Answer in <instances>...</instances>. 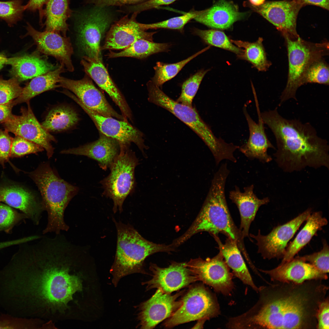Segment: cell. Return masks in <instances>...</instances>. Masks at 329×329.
<instances>
[{
	"label": "cell",
	"instance_id": "6da1fadb",
	"mask_svg": "<svg viewBox=\"0 0 329 329\" xmlns=\"http://www.w3.org/2000/svg\"><path fill=\"white\" fill-rule=\"evenodd\" d=\"M259 287L258 300L245 313L232 317L234 329L317 328V314L328 286L321 280L300 283L276 282Z\"/></svg>",
	"mask_w": 329,
	"mask_h": 329
},
{
	"label": "cell",
	"instance_id": "7a4b0ae2",
	"mask_svg": "<svg viewBox=\"0 0 329 329\" xmlns=\"http://www.w3.org/2000/svg\"><path fill=\"white\" fill-rule=\"evenodd\" d=\"M260 115L274 136L277 147L275 156L283 169L291 171L306 166L328 168L327 142L318 135L310 123L285 118L277 108L260 112Z\"/></svg>",
	"mask_w": 329,
	"mask_h": 329
},
{
	"label": "cell",
	"instance_id": "3957f363",
	"mask_svg": "<svg viewBox=\"0 0 329 329\" xmlns=\"http://www.w3.org/2000/svg\"><path fill=\"white\" fill-rule=\"evenodd\" d=\"M35 255L43 273L40 280L19 275L40 281L18 279L20 281L18 282L19 291L25 299L40 287V294L49 302H66L74 293L81 290L82 285L79 278L69 274L70 268L75 261L68 248L60 245L50 244L39 248Z\"/></svg>",
	"mask_w": 329,
	"mask_h": 329
},
{
	"label": "cell",
	"instance_id": "277c9868",
	"mask_svg": "<svg viewBox=\"0 0 329 329\" xmlns=\"http://www.w3.org/2000/svg\"><path fill=\"white\" fill-rule=\"evenodd\" d=\"M229 173L227 164H222L214 174L211 186L197 217L187 230L172 243L177 247L194 235L207 232L219 233L234 241L246 261L250 260L244 243V238L231 215L225 195V186Z\"/></svg>",
	"mask_w": 329,
	"mask_h": 329
},
{
	"label": "cell",
	"instance_id": "5b68a950",
	"mask_svg": "<svg viewBox=\"0 0 329 329\" xmlns=\"http://www.w3.org/2000/svg\"><path fill=\"white\" fill-rule=\"evenodd\" d=\"M117 230L116 254L110 270L112 282L116 286L123 277L134 273H145L143 268L145 260L150 255L161 252L175 250L171 244H158L143 238L130 224L116 221L113 219Z\"/></svg>",
	"mask_w": 329,
	"mask_h": 329
},
{
	"label": "cell",
	"instance_id": "8992f818",
	"mask_svg": "<svg viewBox=\"0 0 329 329\" xmlns=\"http://www.w3.org/2000/svg\"><path fill=\"white\" fill-rule=\"evenodd\" d=\"M30 175L40 192L42 203L48 213V223L43 234L57 235L67 231L69 227L64 221V213L78 188L60 178L47 163L41 164Z\"/></svg>",
	"mask_w": 329,
	"mask_h": 329
},
{
	"label": "cell",
	"instance_id": "52a82bcc",
	"mask_svg": "<svg viewBox=\"0 0 329 329\" xmlns=\"http://www.w3.org/2000/svg\"><path fill=\"white\" fill-rule=\"evenodd\" d=\"M287 47L288 72L286 86L280 97V105L291 99L296 100L298 88L303 85L305 73L314 61L328 54V43H314L306 41L299 36L292 39L283 36Z\"/></svg>",
	"mask_w": 329,
	"mask_h": 329
},
{
	"label": "cell",
	"instance_id": "ba28073f",
	"mask_svg": "<svg viewBox=\"0 0 329 329\" xmlns=\"http://www.w3.org/2000/svg\"><path fill=\"white\" fill-rule=\"evenodd\" d=\"M147 86L150 102L166 109L188 126L201 138L212 154L222 150L225 144L224 140L214 135L195 108L174 101L152 81L147 83Z\"/></svg>",
	"mask_w": 329,
	"mask_h": 329
},
{
	"label": "cell",
	"instance_id": "9c48e42d",
	"mask_svg": "<svg viewBox=\"0 0 329 329\" xmlns=\"http://www.w3.org/2000/svg\"><path fill=\"white\" fill-rule=\"evenodd\" d=\"M119 154L109 168V174L101 182L104 191L103 195L111 199L115 213L123 210V202L134 189L135 169L139 161L129 146L120 144Z\"/></svg>",
	"mask_w": 329,
	"mask_h": 329
},
{
	"label": "cell",
	"instance_id": "30bf717a",
	"mask_svg": "<svg viewBox=\"0 0 329 329\" xmlns=\"http://www.w3.org/2000/svg\"><path fill=\"white\" fill-rule=\"evenodd\" d=\"M181 300V306L164 323L166 328L201 319L208 320L220 313L216 297L203 285L190 288Z\"/></svg>",
	"mask_w": 329,
	"mask_h": 329
},
{
	"label": "cell",
	"instance_id": "8fae6325",
	"mask_svg": "<svg viewBox=\"0 0 329 329\" xmlns=\"http://www.w3.org/2000/svg\"><path fill=\"white\" fill-rule=\"evenodd\" d=\"M77 24L78 40L85 55L102 59L101 40L111 19L105 8L96 6L81 15Z\"/></svg>",
	"mask_w": 329,
	"mask_h": 329
},
{
	"label": "cell",
	"instance_id": "7c38bea8",
	"mask_svg": "<svg viewBox=\"0 0 329 329\" xmlns=\"http://www.w3.org/2000/svg\"><path fill=\"white\" fill-rule=\"evenodd\" d=\"M186 266L197 281L212 287L217 292L231 294L234 288L232 275L220 252L212 258L191 259Z\"/></svg>",
	"mask_w": 329,
	"mask_h": 329
},
{
	"label": "cell",
	"instance_id": "4fadbf2b",
	"mask_svg": "<svg viewBox=\"0 0 329 329\" xmlns=\"http://www.w3.org/2000/svg\"><path fill=\"white\" fill-rule=\"evenodd\" d=\"M311 213V210L308 209L286 223L275 227L266 235H261L260 230L256 235L250 234L256 241L258 253L264 259L282 258L288 242Z\"/></svg>",
	"mask_w": 329,
	"mask_h": 329
},
{
	"label": "cell",
	"instance_id": "5bb4252c",
	"mask_svg": "<svg viewBox=\"0 0 329 329\" xmlns=\"http://www.w3.org/2000/svg\"><path fill=\"white\" fill-rule=\"evenodd\" d=\"M27 108H22L21 114H12L3 122L6 130L23 137L45 149L48 158L54 153L51 142L56 141L54 137L45 129L38 121L31 108L29 102Z\"/></svg>",
	"mask_w": 329,
	"mask_h": 329
},
{
	"label": "cell",
	"instance_id": "9a60e30c",
	"mask_svg": "<svg viewBox=\"0 0 329 329\" xmlns=\"http://www.w3.org/2000/svg\"><path fill=\"white\" fill-rule=\"evenodd\" d=\"M69 97L78 104L88 115L100 132L116 140L121 144L129 146L131 143H134L144 155L145 154L144 150L147 148L144 143L143 133L127 121L117 120L112 117L101 115L88 108L74 94L70 93Z\"/></svg>",
	"mask_w": 329,
	"mask_h": 329
},
{
	"label": "cell",
	"instance_id": "2e32d148",
	"mask_svg": "<svg viewBox=\"0 0 329 329\" xmlns=\"http://www.w3.org/2000/svg\"><path fill=\"white\" fill-rule=\"evenodd\" d=\"M58 85L59 87L73 92L89 109L104 116L115 117L118 119L127 121L122 115L119 114L112 107L87 74L78 80L61 76Z\"/></svg>",
	"mask_w": 329,
	"mask_h": 329
},
{
	"label": "cell",
	"instance_id": "e0dca14e",
	"mask_svg": "<svg viewBox=\"0 0 329 329\" xmlns=\"http://www.w3.org/2000/svg\"><path fill=\"white\" fill-rule=\"evenodd\" d=\"M303 6L293 0L268 2L253 9L274 25L284 36L292 39L299 36L296 30L298 13Z\"/></svg>",
	"mask_w": 329,
	"mask_h": 329
},
{
	"label": "cell",
	"instance_id": "ac0fdd59",
	"mask_svg": "<svg viewBox=\"0 0 329 329\" xmlns=\"http://www.w3.org/2000/svg\"><path fill=\"white\" fill-rule=\"evenodd\" d=\"M184 291L172 295L157 289L150 299L139 306L138 314L139 326L142 329H152L170 317L182 305L181 299L178 301L177 299Z\"/></svg>",
	"mask_w": 329,
	"mask_h": 329
},
{
	"label": "cell",
	"instance_id": "d6986e66",
	"mask_svg": "<svg viewBox=\"0 0 329 329\" xmlns=\"http://www.w3.org/2000/svg\"><path fill=\"white\" fill-rule=\"evenodd\" d=\"M152 278L143 282L147 290L157 288L171 294L197 280L186 266V263L173 262L168 267H160L155 264L150 267Z\"/></svg>",
	"mask_w": 329,
	"mask_h": 329
},
{
	"label": "cell",
	"instance_id": "ffe728a7",
	"mask_svg": "<svg viewBox=\"0 0 329 329\" xmlns=\"http://www.w3.org/2000/svg\"><path fill=\"white\" fill-rule=\"evenodd\" d=\"M26 27V35L33 39L38 51L52 56L59 61L69 71L74 70L71 60L73 48L69 37L62 36L53 32H40L34 28L29 23Z\"/></svg>",
	"mask_w": 329,
	"mask_h": 329
},
{
	"label": "cell",
	"instance_id": "44dd1931",
	"mask_svg": "<svg viewBox=\"0 0 329 329\" xmlns=\"http://www.w3.org/2000/svg\"><path fill=\"white\" fill-rule=\"evenodd\" d=\"M137 14L134 12L130 18L126 16L112 25L101 50L124 49L139 39L153 41L156 32H147L142 29L136 20Z\"/></svg>",
	"mask_w": 329,
	"mask_h": 329
},
{
	"label": "cell",
	"instance_id": "7402d4cb",
	"mask_svg": "<svg viewBox=\"0 0 329 329\" xmlns=\"http://www.w3.org/2000/svg\"><path fill=\"white\" fill-rule=\"evenodd\" d=\"M258 270L268 275L271 281L274 282L300 283L311 280H326L328 278L327 274L303 261L298 256L289 261L280 264L272 269Z\"/></svg>",
	"mask_w": 329,
	"mask_h": 329
},
{
	"label": "cell",
	"instance_id": "603a6c76",
	"mask_svg": "<svg viewBox=\"0 0 329 329\" xmlns=\"http://www.w3.org/2000/svg\"><path fill=\"white\" fill-rule=\"evenodd\" d=\"M80 63L86 74L105 91L118 106L124 117L131 120V110L125 98L111 79L102 59H96L85 55L82 57Z\"/></svg>",
	"mask_w": 329,
	"mask_h": 329
},
{
	"label": "cell",
	"instance_id": "cb8c5ba5",
	"mask_svg": "<svg viewBox=\"0 0 329 329\" xmlns=\"http://www.w3.org/2000/svg\"><path fill=\"white\" fill-rule=\"evenodd\" d=\"M256 110L258 120L254 121L247 112L246 105L243 107V112L247 121L249 131V136L246 143L239 146V149L248 159L259 160L260 162L267 163L272 158L267 153L268 148H274L266 134L263 123L260 116L259 108Z\"/></svg>",
	"mask_w": 329,
	"mask_h": 329
},
{
	"label": "cell",
	"instance_id": "d4e9b609",
	"mask_svg": "<svg viewBox=\"0 0 329 329\" xmlns=\"http://www.w3.org/2000/svg\"><path fill=\"white\" fill-rule=\"evenodd\" d=\"M99 133L100 137L97 140L76 148L62 150L61 153L87 156L97 161L100 168L106 170L119 154L120 145L116 140Z\"/></svg>",
	"mask_w": 329,
	"mask_h": 329
},
{
	"label": "cell",
	"instance_id": "484cf974",
	"mask_svg": "<svg viewBox=\"0 0 329 329\" xmlns=\"http://www.w3.org/2000/svg\"><path fill=\"white\" fill-rule=\"evenodd\" d=\"M243 189L244 192H241L239 188L235 186V189L229 192V198L239 211L241 218L239 229L244 238L249 237L250 225L259 208L267 203L269 199L268 197L258 198L254 193L253 185L245 187Z\"/></svg>",
	"mask_w": 329,
	"mask_h": 329
},
{
	"label": "cell",
	"instance_id": "4316f807",
	"mask_svg": "<svg viewBox=\"0 0 329 329\" xmlns=\"http://www.w3.org/2000/svg\"><path fill=\"white\" fill-rule=\"evenodd\" d=\"M246 13L239 12L236 5L226 0H219L212 6L201 10L194 19L212 28L221 30L230 28L235 22L245 17Z\"/></svg>",
	"mask_w": 329,
	"mask_h": 329
},
{
	"label": "cell",
	"instance_id": "83f0119b",
	"mask_svg": "<svg viewBox=\"0 0 329 329\" xmlns=\"http://www.w3.org/2000/svg\"><path fill=\"white\" fill-rule=\"evenodd\" d=\"M5 64L11 66L10 73L19 82L45 74L56 67L37 51L30 55L6 58Z\"/></svg>",
	"mask_w": 329,
	"mask_h": 329
},
{
	"label": "cell",
	"instance_id": "f1b7e54d",
	"mask_svg": "<svg viewBox=\"0 0 329 329\" xmlns=\"http://www.w3.org/2000/svg\"><path fill=\"white\" fill-rule=\"evenodd\" d=\"M19 209L30 217L36 224H38L43 211L42 203L38 202L30 192L15 186L0 187V202Z\"/></svg>",
	"mask_w": 329,
	"mask_h": 329
},
{
	"label": "cell",
	"instance_id": "f546056e",
	"mask_svg": "<svg viewBox=\"0 0 329 329\" xmlns=\"http://www.w3.org/2000/svg\"><path fill=\"white\" fill-rule=\"evenodd\" d=\"M212 236L218 245L219 251L229 268L234 275L246 285H249L258 292V287L254 284L236 243L228 238L223 243L218 235Z\"/></svg>",
	"mask_w": 329,
	"mask_h": 329
},
{
	"label": "cell",
	"instance_id": "4dcf8cb0",
	"mask_svg": "<svg viewBox=\"0 0 329 329\" xmlns=\"http://www.w3.org/2000/svg\"><path fill=\"white\" fill-rule=\"evenodd\" d=\"M306 223L292 242L286 249L280 264L289 261L311 240L317 232L327 225V220L323 217L320 211L313 213L309 215Z\"/></svg>",
	"mask_w": 329,
	"mask_h": 329
},
{
	"label": "cell",
	"instance_id": "1f68e13d",
	"mask_svg": "<svg viewBox=\"0 0 329 329\" xmlns=\"http://www.w3.org/2000/svg\"><path fill=\"white\" fill-rule=\"evenodd\" d=\"M62 64L53 71L33 78L25 87L22 88L19 96L13 102L14 105L27 102L35 96L45 91L59 87L61 73L65 72Z\"/></svg>",
	"mask_w": 329,
	"mask_h": 329
},
{
	"label": "cell",
	"instance_id": "d6a6232c",
	"mask_svg": "<svg viewBox=\"0 0 329 329\" xmlns=\"http://www.w3.org/2000/svg\"><path fill=\"white\" fill-rule=\"evenodd\" d=\"M46 4L44 10V16L46 17L45 31L61 33L66 37L69 29L66 21L72 13L69 0H49Z\"/></svg>",
	"mask_w": 329,
	"mask_h": 329
},
{
	"label": "cell",
	"instance_id": "836d02e7",
	"mask_svg": "<svg viewBox=\"0 0 329 329\" xmlns=\"http://www.w3.org/2000/svg\"><path fill=\"white\" fill-rule=\"evenodd\" d=\"M79 120L77 113L73 108L60 105L51 109L41 124L49 132H59L70 129Z\"/></svg>",
	"mask_w": 329,
	"mask_h": 329
},
{
	"label": "cell",
	"instance_id": "e575fe53",
	"mask_svg": "<svg viewBox=\"0 0 329 329\" xmlns=\"http://www.w3.org/2000/svg\"><path fill=\"white\" fill-rule=\"evenodd\" d=\"M263 40L260 37L253 42L230 39L233 44L242 50V53L237 56L239 58L249 61L258 71H265L271 63L267 59Z\"/></svg>",
	"mask_w": 329,
	"mask_h": 329
},
{
	"label": "cell",
	"instance_id": "d590c367",
	"mask_svg": "<svg viewBox=\"0 0 329 329\" xmlns=\"http://www.w3.org/2000/svg\"><path fill=\"white\" fill-rule=\"evenodd\" d=\"M169 47L167 43H157L144 39H139L122 51L117 53L110 51L107 56L110 58L131 57L142 59L153 54L166 51Z\"/></svg>",
	"mask_w": 329,
	"mask_h": 329
},
{
	"label": "cell",
	"instance_id": "8d00e7d4",
	"mask_svg": "<svg viewBox=\"0 0 329 329\" xmlns=\"http://www.w3.org/2000/svg\"><path fill=\"white\" fill-rule=\"evenodd\" d=\"M207 47L199 51L188 58L177 63L167 64L158 62L154 67L155 75L152 81L158 87H161L165 82L174 77L183 67L191 60L208 49Z\"/></svg>",
	"mask_w": 329,
	"mask_h": 329
},
{
	"label": "cell",
	"instance_id": "74e56055",
	"mask_svg": "<svg viewBox=\"0 0 329 329\" xmlns=\"http://www.w3.org/2000/svg\"><path fill=\"white\" fill-rule=\"evenodd\" d=\"M193 33L208 44L232 51L237 54V56L242 52V49L234 45L222 31L216 30H201L195 28Z\"/></svg>",
	"mask_w": 329,
	"mask_h": 329
},
{
	"label": "cell",
	"instance_id": "f35d334b",
	"mask_svg": "<svg viewBox=\"0 0 329 329\" xmlns=\"http://www.w3.org/2000/svg\"><path fill=\"white\" fill-rule=\"evenodd\" d=\"M209 70L202 69L192 76L182 84L181 94L176 101L192 106L193 100L204 76Z\"/></svg>",
	"mask_w": 329,
	"mask_h": 329
},
{
	"label": "cell",
	"instance_id": "ab89813d",
	"mask_svg": "<svg viewBox=\"0 0 329 329\" xmlns=\"http://www.w3.org/2000/svg\"><path fill=\"white\" fill-rule=\"evenodd\" d=\"M201 11L192 10L185 14L157 23L145 24L139 23L140 26L145 30L149 29L166 28L182 30L184 26L194 19L201 12Z\"/></svg>",
	"mask_w": 329,
	"mask_h": 329
},
{
	"label": "cell",
	"instance_id": "60d3db41",
	"mask_svg": "<svg viewBox=\"0 0 329 329\" xmlns=\"http://www.w3.org/2000/svg\"><path fill=\"white\" fill-rule=\"evenodd\" d=\"M322 58L313 62L308 68L303 80V85L316 83L329 85V67Z\"/></svg>",
	"mask_w": 329,
	"mask_h": 329
},
{
	"label": "cell",
	"instance_id": "b9f144b4",
	"mask_svg": "<svg viewBox=\"0 0 329 329\" xmlns=\"http://www.w3.org/2000/svg\"><path fill=\"white\" fill-rule=\"evenodd\" d=\"M23 0L0 1V18L12 26L22 19L26 9L22 5Z\"/></svg>",
	"mask_w": 329,
	"mask_h": 329
},
{
	"label": "cell",
	"instance_id": "7bdbcfd3",
	"mask_svg": "<svg viewBox=\"0 0 329 329\" xmlns=\"http://www.w3.org/2000/svg\"><path fill=\"white\" fill-rule=\"evenodd\" d=\"M19 83L14 77L5 80L0 77V104L9 103L19 96L23 88Z\"/></svg>",
	"mask_w": 329,
	"mask_h": 329
},
{
	"label": "cell",
	"instance_id": "ee69618b",
	"mask_svg": "<svg viewBox=\"0 0 329 329\" xmlns=\"http://www.w3.org/2000/svg\"><path fill=\"white\" fill-rule=\"evenodd\" d=\"M41 146L18 136L12 139L10 156L18 157L44 150Z\"/></svg>",
	"mask_w": 329,
	"mask_h": 329
},
{
	"label": "cell",
	"instance_id": "f6af8a7d",
	"mask_svg": "<svg viewBox=\"0 0 329 329\" xmlns=\"http://www.w3.org/2000/svg\"><path fill=\"white\" fill-rule=\"evenodd\" d=\"M323 247L320 251L303 256H298L303 261L308 262L317 268L327 274L329 272V247L326 240H322Z\"/></svg>",
	"mask_w": 329,
	"mask_h": 329
},
{
	"label": "cell",
	"instance_id": "bcb514c9",
	"mask_svg": "<svg viewBox=\"0 0 329 329\" xmlns=\"http://www.w3.org/2000/svg\"><path fill=\"white\" fill-rule=\"evenodd\" d=\"M29 320L23 317L8 314L0 315V329H21L29 328Z\"/></svg>",
	"mask_w": 329,
	"mask_h": 329
},
{
	"label": "cell",
	"instance_id": "7dc6e473",
	"mask_svg": "<svg viewBox=\"0 0 329 329\" xmlns=\"http://www.w3.org/2000/svg\"><path fill=\"white\" fill-rule=\"evenodd\" d=\"M329 297L327 296L319 306L317 314V329H329Z\"/></svg>",
	"mask_w": 329,
	"mask_h": 329
},
{
	"label": "cell",
	"instance_id": "c3c4849f",
	"mask_svg": "<svg viewBox=\"0 0 329 329\" xmlns=\"http://www.w3.org/2000/svg\"><path fill=\"white\" fill-rule=\"evenodd\" d=\"M12 138L7 131L0 129V162L3 163L10 156Z\"/></svg>",
	"mask_w": 329,
	"mask_h": 329
},
{
	"label": "cell",
	"instance_id": "681fc988",
	"mask_svg": "<svg viewBox=\"0 0 329 329\" xmlns=\"http://www.w3.org/2000/svg\"><path fill=\"white\" fill-rule=\"evenodd\" d=\"M177 0H148L140 4L128 8L130 11L137 13L141 11L156 8L160 6L170 4Z\"/></svg>",
	"mask_w": 329,
	"mask_h": 329
},
{
	"label": "cell",
	"instance_id": "f907efd6",
	"mask_svg": "<svg viewBox=\"0 0 329 329\" xmlns=\"http://www.w3.org/2000/svg\"><path fill=\"white\" fill-rule=\"evenodd\" d=\"M16 214L9 206L0 203V228H5L11 225L15 221Z\"/></svg>",
	"mask_w": 329,
	"mask_h": 329
},
{
	"label": "cell",
	"instance_id": "816d5d0a",
	"mask_svg": "<svg viewBox=\"0 0 329 329\" xmlns=\"http://www.w3.org/2000/svg\"><path fill=\"white\" fill-rule=\"evenodd\" d=\"M146 0H87L88 3H92L95 6L104 7L110 6H122L133 4Z\"/></svg>",
	"mask_w": 329,
	"mask_h": 329
},
{
	"label": "cell",
	"instance_id": "f5cc1de1",
	"mask_svg": "<svg viewBox=\"0 0 329 329\" xmlns=\"http://www.w3.org/2000/svg\"><path fill=\"white\" fill-rule=\"evenodd\" d=\"M49 0H29L27 5H24L26 10L34 12L38 10L40 20L41 21L44 16V10L43 7L46 4Z\"/></svg>",
	"mask_w": 329,
	"mask_h": 329
},
{
	"label": "cell",
	"instance_id": "db71d44e",
	"mask_svg": "<svg viewBox=\"0 0 329 329\" xmlns=\"http://www.w3.org/2000/svg\"><path fill=\"white\" fill-rule=\"evenodd\" d=\"M14 105L13 101L8 103L0 104V122H4L10 115Z\"/></svg>",
	"mask_w": 329,
	"mask_h": 329
},
{
	"label": "cell",
	"instance_id": "11a10c76",
	"mask_svg": "<svg viewBox=\"0 0 329 329\" xmlns=\"http://www.w3.org/2000/svg\"><path fill=\"white\" fill-rule=\"evenodd\" d=\"M302 5H313L320 6L327 10H329V0H293Z\"/></svg>",
	"mask_w": 329,
	"mask_h": 329
},
{
	"label": "cell",
	"instance_id": "9f6ffc18",
	"mask_svg": "<svg viewBox=\"0 0 329 329\" xmlns=\"http://www.w3.org/2000/svg\"><path fill=\"white\" fill-rule=\"evenodd\" d=\"M207 320L206 319H201L198 320V321L196 324L192 328H202L205 321Z\"/></svg>",
	"mask_w": 329,
	"mask_h": 329
},
{
	"label": "cell",
	"instance_id": "6f0895ef",
	"mask_svg": "<svg viewBox=\"0 0 329 329\" xmlns=\"http://www.w3.org/2000/svg\"><path fill=\"white\" fill-rule=\"evenodd\" d=\"M265 0H249L252 5L254 6H259L263 4Z\"/></svg>",
	"mask_w": 329,
	"mask_h": 329
},
{
	"label": "cell",
	"instance_id": "680465c9",
	"mask_svg": "<svg viewBox=\"0 0 329 329\" xmlns=\"http://www.w3.org/2000/svg\"><path fill=\"white\" fill-rule=\"evenodd\" d=\"M6 58L5 57H0V70L3 67L5 64Z\"/></svg>",
	"mask_w": 329,
	"mask_h": 329
},
{
	"label": "cell",
	"instance_id": "91938a15",
	"mask_svg": "<svg viewBox=\"0 0 329 329\" xmlns=\"http://www.w3.org/2000/svg\"><path fill=\"white\" fill-rule=\"evenodd\" d=\"M5 57V56H4L2 54H0V57Z\"/></svg>",
	"mask_w": 329,
	"mask_h": 329
},
{
	"label": "cell",
	"instance_id": "94428289",
	"mask_svg": "<svg viewBox=\"0 0 329 329\" xmlns=\"http://www.w3.org/2000/svg\"></svg>",
	"mask_w": 329,
	"mask_h": 329
}]
</instances>
